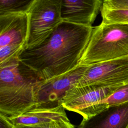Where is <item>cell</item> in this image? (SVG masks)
<instances>
[{
  "label": "cell",
  "instance_id": "1",
  "mask_svg": "<svg viewBox=\"0 0 128 128\" xmlns=\"http://www.w3.org/2000/svg\"><path fill=\"white\" fill-rule=\"evenodd\" d=\"M92 29L62 21L40 44L24 50L19 60L45 81L62 75L80 64Z\"/></svg>",
  "mask_w": 128,
  "mask_h": 128
},
{
  "label": "cell",
  "instance_id": "2",
  "mask_svg": "<svg viewBox=\"0 0 128 128\" xmlns=\"http://www.w3.org/2000/svg\"><path fill=\"white\" fill-rule=\"evenodd\" d=\"M44 82L18 58L0 66V114L14 118L36 107V92Z\"/></svg>",
  "mask_w": 128,
  "mask_h": 128
},
{
  "label": "cell",
  "instance_id": "3",
  "mask_svg": "<svg viewBox=\"0 0 128 128\" xmlns=\"http://www.w3.org/2000/svg\"><path fill=\"white\" fill-rule=\"evenodd\" d=\"M126 56H128V24L101 22L93 27L80 64H92Z\"/></svg>",
  "mask_w": 128,
  "mask_h": 128
},
{
  "label": "cell",
  "instance_id": "4",
  "mask_svg": "<svg viewBox=\"0 0 128 128\" xmlns=\"http://www.w3.org/2000/svg\"><path fill=\"white\" fill-rule=\"evenodd\" d=\"M62 0H34L28 13V31L26 48L46 39L62 22Z\"/></svg>",
  "mask_w": 128,
  "mask_h": 128
},
{
  "label": "cell",
  "instance_id": "5",
  "mask_svg": "<svg viewBox=\"0 0 128 128\" xmlns=\"http://www.w3.org/2000/svg\"><path fill=\"white\" fill-rule=\"evenodd\" d=\"M120 86L88 85L72 87L61 102L66 110L78 114L86 120L98 114L108 106L104 100Z\"/></svg>",
  "mask_w": 128,
  "mask_h": 128
},
{
  "label": "cell",
  "instance_id": "6",
  "mask_svg": "<svg viewBox=\"0 0 128 128\" xmlns=\"http://www.w3.org/2000/svg\"><path fill=\"white\" fill-rule=\"evenodd\" d=\"M128 84V56L90 64L74 86H121Z\"/></svg>",
  "mask_w": 128,
  "mask_h": 128
},
{
  "label": "cell",
  "instance_id": "7",
  "mask_svg": "<svg viewBox=\"0 0 128 128\" xmlns=\"http://www.w3.org/2000/svg\"><path fill=\"white\" fill-rule=\"evenodd\" d=\"M90 64H79L72 70L45 81L36 96V107L54 108L62 105L67 92L79 80Z\"/></svg>",
  "mask_w": 128,
  "mask_h": 128
},
{
  "label": "cell",
  "instance_id": "8",
  "mask_svg": "<svg viewBox=\"0 0 128 128\" xmlns=\"http://www.w3.org/2000/svg\"><path fill=\"white\" fill-rule=\"evenodd\" d=\"M104 0H62V21L85 26H92Z\"/></svg>",
  "mask_w": 128,
  "mask_h": 128
},
{
  "label": "cell",
  "instance_id": "9",
  "mask_svg": "<svg viewBox=\"0 0 128 128\" xmlns=\"http://www.w3.org/2000/svg\"><path fill=\"white\" fill-rule=\"evenodd\" d=\"M28 31V14L0 16V48L18 45L26 48Z\"/></svg>",
  "mask_w": 128,
  "mask_h": 128
},
{
  "label": "cell",
  "instance_id": "10",
  "mask_svg": "<svg viewBox=\"0 0 128 128\" xmlns=\"http://www.w3.org/2000/svg\"><path fill=\"white\" fill-rule=\"evenodd\" d=\"M78 128H128V102L108 107L88 120Z\"/></svg>",
  "mask_w": 128,
  "mask_h": 128
},
{
  "label": "cell",
  "instance_id": "11",
  "mask_svg": "<svg viewBox=\"0 0 128 128\" xmlns=\"http://www.w3.org/2000/svg\"><path fill=\"white\" fill-rule=\"evenodd\" d=\"M62 105L54 108L34 107L16 117H8L14 126H34L54 120H69Z\"/></svg>",
  "mask_w": 128,
  "mask_h": 128
},
{
  "label": "cell",
  "instance_id": "12",
  "mask_svg": "<svg viewBox=\"0 0 128 128\" xmlns=\"http://www.w3.org/2000/svg\"><path fill=\"white\" fill-rule=\"evenodd\" d=\"M34 0H0V16L28 14Z\"/></svg>",
  "mask_w": 128,
  "mask_h": 128
},
{
  "label": "cell",
  "instance_id": "13",
  "mask_svg": "<svg viewBox=\"0 0 128 128\" xmlns=\"http://www.w3.org/2000/svg\"><path fill=\"white\" fill-rule=\"evenodd\" d=\"M100 11L102 23L128 24V9L109 8L102 6Z\"/></svg>",
  "mask_w": 128,
  "mask_h": 128
},
{
  "label": "cell",
  "instance_id": "14",
  "mask_svg": "<svg viewBox=\"0 0 128 128\" xmlns=\"http://www.w3.org/2000/svg\"><path fill=\"white\" fill-rule=\"evenodd\" d=\"M104 102L108 107L128 102V84L120 86Z\"/></svg>",
  "mask_w": 128,
  "mask_h": 128
},
{
  "label": "cell",
  "instance_id": "15",
  "mask_svg": "<svg viewBox=\"0 0 128 128\" xmlns=\"http://www.w3.org/2000/svg\"><path fill=\"white\" fill-rule=\"evenodd\" d=\"M25 47L18 45H8L0 48V66L12 59L18 58Z\"/></svg>",
  "mask_w": 128,
  "mask_h": 128
},
{
  "label": "cell",
  "instance_id": "16",
  "mask_svg": "<svg viewBox=\"0 0 128 128\" xmlns=\"http://www.w3.org/2000/svg\"><path fill=\"white\" fill-rule=\"evenodd\" d=\"M14 128H76L70 120H54L34 126H14Z\"/></svg>",
  "mask_w": 128,
  "mask_h": 128
},
{
  "label": "cell",
  "instance_id": "17",
  "mask_svg": "<svg viewBox=\"0 0 128 128\" xmlns=\"http://www.w3.org/2000/svg\"><path fill=\"white\" fill-rule=\"evenodd\" d=\"M102 6L109 8L128 9V0H104Z\"/></svg>",
  "mask_w": 128,
  "mask_h": 128
},
{
  "label": "cell",
  "instance_id": "18",
  "mask_svg": "<svg viewBox=\"0 0 128 128\" xmlns=\"http://www.w3.org/2000/svg\"><path fill=\"white\" fill-rule=\"evenodd\" d=\"M0 128H14L7 116L0 114Z\"/></svg>",
  "mask_w": 128,
  "mask_h": 128
}]
</instances>
